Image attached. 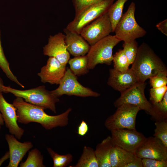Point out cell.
Wrapping results in <instances>:
<instances>
[{"label": "cell", "instance_id": "1", "mask_svg": "<svg viewBox=\"0 0 167 167\" xmlns=\"http://www.w3.org/2000/svg\"><path fill=\"white\" fill-rule=\"evenodd\" d=\"M12 104L16 109L18 122L25 124L37 123L47 130L67 126L72 110V108H69L62 113L51 115L45 112L43 107L28 103L21 97H16Z\"/></svg>", "mask_w": 167, "mask_h": 167}, {"label": "cell", "instance_id": "2", "mask_svg": "<svg viewBox=\"0 0 167 167\" xmlns=\"http://www.w3.org/2000/svg\"><path fill=\"white\" fill-rule=\"evenodd\" d=\"M131 68L135 73L138 82L143 83L160 71H167L161 59L146 43L143 42L138 47L135 59Z\"/></svg>", "mask_w": 167, "mask_h": 167}, {"label": "cell", "instance_id": "3", "mask_svg": "<svg viewBox=\"0 0 167 167\" xmlns=\"http://www.w3.org/2000/svg\"><path fill=\"white\" fill-rule=\"evenodd\" d=\"M2 88L4 92L11 93L16 97L22 98L28 103L49 109L54 113L57 112L56 104L60 100L53 95L51 91L47 90L44 85L25 90L4 85Z\"/></svg>", "mask_w": 167, "mask_h": 167}, {"label": "cell", "instance_id": "4", "mask_svg": "<svg viewBox=\"0 0 167 167\" xmlns=\"http://www.w3.org/2000/svg\"><path fill=\"white\" fill-rule=\"evenodd\" d=\"M135 9V4L132 2L116 26L114 31L115 35L121 41L129 42L143 37L146 34V31L136 21Z\"/></svg>", "mask_w": 167, "mask_h": 167}, {"label": "cell", "instance_id": "5", "mask_svg": "<svg viewBox=\"0 0 167 167\" xmlns=\"http://www.w3.org/2000/svg\"><path fill=\"white\" fill-rule=\"evenodd\" d=\"M120 41L115 35H109L91 46L87 54L88 69H92L99 64L111 65L113 49Z\"/></svg>", "mask_w": 167, "mask_h": 167}, {"label": "cell", "instance_id": "6", "mask_svg": "<svg viewBox=\"0 0 167 167\" xmlns=\"http://www.w3.org/2000/svg\"><path fill=\"white\" fill-rule=\"evenodd\" d=\"M140 110L136 106L123 104L117 107L115 112L106 119L105 126L110 131L119 129H136V117Z\"/></svg>", "mask_w": 167, "mask_h": 167}, {"label": "cell", "instance_id": "7", "mask_svg": "<svg viewBox=\"0 0 167 167\" xmlns=\"http://www.w3.org/2000/svg\"><path fill=\"white\" fill-rule=\"evenodd\" d=\"M113 2L114 0H104L88 6L75 15L66 28L80 34L84 27L107 12Z\"/></svg>", "mask_w": 167, "mask_h": 167}, {"label": "cell", "instance_id": "8", "mask_svg": "<svg viewBox=\"0 0 167 167\" xmlns=\"http://www.w3.org/2000/svg\"><path fill=\"white\" fill-rule=\"evenodd\" d=\"M59 85L57 88L51 91L53 95L58 98L63 95L82 97H97L100 95L99 93L81 84L77 76L70 68L66 69L65 75Z\"/></svg>", "mask_w": 167, "mask_h": 167}, {"label": "cell", "instance_id": "9", "mask_svg": "<svg viewBox=\"0 0 167 167\" xmlns=\"http://www.w3.org/2000/svg\"><path fill=\"white\" fill-rule=\"evenodd\" d=\"M146 83L137 82L124 91L121 92L120 96L114 102V106L117 108L125 104L133 105L138 107L149 114L152 105L145 97L144 90Z\"/></svg>", "mask_w": 167, "mask_h": 167}, {"label": "cell", "instance_id": "10", "mask_svg": "<svg viewBox=\"0 0 167 167\" xmlns=\"http://www.w3.org/2000/svg\"><path fill=\"white\" fill-rule=\"evenodd\" d=\"M113 32L107 11L84 27L80 35L91 46Z\"/></svg>", "mask_w": 167, "mask_h": 167}, {"label": "cell", "instance_id": "11", "mask_svg": "<svg viewBox=\"0 0 167 167\" xmlns=\"http://www.w3.org/2000/svg\"><path fill=\"white\" fill-rule=\"evenodd\" d=\"M110 131L113 144L134 153L146 138L136 129H119Z\"/></svg>", "mask_w": 167, "mask_h": 167}, {"label": "cell", "instance_id": "12", "mask_svg": "<svg viewBox=\"0 0 167 167\" xmlns=\"http://www.w3.org/2000/svg\"><path fill=\"white\" fill-rule=\"evenodd\" d=\"M141 159L148 158L167 161V147L154 136L146 138L134 153Z\"/></svg>", "mask_w": 167, "mask_h": 167}, {"label": "cell", "instance_id": "13", "mask_svg": "<svg viewBox=\"0 0 167 167\" xmlns=\"http://www.w3.org/2000/svg\"><path fill=\"white\" fill-rule=\"evenodd\" d=\"M65 35L59 32L48 38V43L43 47L45 55L54 57L63 65L66 66L70 59L65 41Z\"/></svg>", "mask_w": 167, "mask_h": 167}, {"label": "cell", "instance_id": "14", "mask_svg": "<svg viewBox=\"0 0 167 167\" xmlns=\"http://www.w3.org/2000/svg\"><path fill=\"white\" fill-rule=\"evenodd\" d=\"M0 112L9 133L17 139H21L24 130L17 123L16 109L13 104L9 103L5 100L2 93H0Z\"/></svg>", "mask_w": 167, "mask_h": 167}, {"label": "cell", "instance_id": "15", "mask_svg": "<svg viewBox=\"0 0 167 167\" xmlns=\"http://www.w3.org/2000/svg\"><path fill=\"white\" fill-rule=\"evenodd\" d=\"M66 66L56 58L50 57L37 75L43 83L59 84L66 71Z\"/></svg>", "mask_w": 167, "mask_h": 167}, {"label": "cell", "instance_id": "16", "mask_svg": "<svg viewBox=\"0 0 167 167\" xmlns=\"http://www.w3.org/2000/svg\"><path fill=\"white\" fill-rule=\"evenodd\" d=\"M109 73L108 84L120 92L138 82L137 76L131 68L124 72H120L114 68H111Z\"/></svg>", "mask_w": 167, "mask_h": 167}, {"label": "cell", "instance_id": "17", "mask_svg": "<svg viewBox=\"0 0 167 167\" xmlns=\"http://www.w3.org/2000/svg\"><path fill=\"white\" fill-rule=\"evenodd\" d=\"M9 148L10 161L7 167H17L22 160L33 147L29 141L21 142L13 135L6 134L5 136Z\"/></svg>", "mask_w": 167, "mask_h": 167}, {"label": "cell", "instance_id": "18", "mask_svg": "<svg viewBox=\"0 0 167 167\" xmlns=\"http://www.w3.org/2000/svg\"><path fill=\"white\" fill-rule=\"evenodd\" d=\"M63 31L65 33V41L69 54L74 57L86 55L91 46L80 34L66 28L64 29Z\"/></svg>", "mask_w": 167, "mask_h": 167}, {"label": "cell", "instance_id": "19", "mask_svg": "<svg viewBox=\"0 0 167 167\" xmlns=\"http://www.w3.org/2000/svg\"><path fill=\"white\" fill-rule=\"evenodd\" d=\"M136 157L133 153L113 144L110 151V162L111 167H125Z\"/></svg>", "mask_w": 167, "mask_h": 167}, {"label": "cell", "instance_id": "20", "mask_svg": "<svg viewBox=\"0 0 167 167\" xmlns=\"http://www.w3.org/2000/svg\"><path fill=\"white\" fill-rule=\"evenodd\" d=\"M113 145L111 136H108L96 146L95 152L99 167H111L110 156Z\"/></svg>", "mask_w": 167, "mask_h": 167}, {"label": "cell", "instance_id": "21", "mask_svg": "<svg viewBox=\"0 0 167 167\" xmlns=\"http://www.w3.org/2000/svg\"><path fill=\"white\" fill-rule=\"evenodd\" d=\"M70 167H99L95 150L90 147L84 146L76 164Z\"/></svg>", "mask_w": 167, "mask_h": 167}, {"label": "cell", "instance_id": "22", "mask_svg": "<svg viewBox=\"0 0 167 167\" xmlns=\"http://www.w3.org/2000/svg\"><path fill=\"white\" fill-rule=\"evenodd\" d=\"M71 71L76 76H80L87 74L89 69L88 67V59L87 55L74 57L70 59L68 62Z\"/></svg>", "mask_w": 167, "mask_h": 167}, {"label": "cell", "instance_id": "23", "mask_svg": "<svg viewBox=\"0 0 167 167\" xmlns=\"http://www.w3.org/2000/svg\"><path fill=\"white\" fill-rule=\"evenodd\" d=\"M152 107L149 114L156 121L167 119V91L159 102L151 103Z\"/></svg>", "mask_w": 167, "mask_h": 167}, {"label": "cell", "instance_id": "24", "mask_svg": "<svg viewBox=\"0 0 167 167\" xmlns=\"http://www.w3.org/2000/svg\"><path fill=\"white\" fill-rule=\"evenodd\" d=\"M128 0H117L109 8L107 12L114 32L116 26L123 14L124 5Z\"/></svg>", "mask_w": 167, "mask_h": 167}, {"label": "cell", "instance_id": "25", "mask_svg": "<svg viewBox=\"0 0 167 167\" xmlns=\"http://www.w3.org/2000/svg\"><path fill=\"white\" fill-rule=\"evenodd\" d=\"M44 158L41 152L37 148L29 152L28 157L24 162L20 164V167H45L43 164Z\"/></svg>", "mask_w": 167, "mask_h": 167}, {"label": "cell", "instance_id": "26", "mask_svg": "<svg viewBox=\"0 0 167 167\" xmlns=\"http://www.w3.org/2000/svg\"><path fill=\"white\" fill-rule=\"evenodd\" d=\"M47 149L53 161V167H66L73 161V156L71 153L60 155L50 148H47Z\"/></svg>", "mask_w": 167, "mask_h": 167}, {"label": "cell", "instance_id": "27", "mask_svg": "<svg viewBox=\"0 0 167 167\" xmlns=\"http://www.w3.org/2000/svg\"><path fill=\"white\" fill-rule=\"evenodd\" d=\"M0 67L6 76L10 80L15 82L17 84L22 88L24 86L17 79V77L11 71L9 65V63L6 59L4 54V51L1 45L0 39Z\"/></svg>", "mask_w": 167, "mask_h": 167}, {"label": "cell", "instance_id": "28", "mask_svg": "<svg viewBox=\"0 0 167 167\" xmlns=\"http://www.w3.org/2000/svg\"><path fill=\"white\" fill-rule=\"evenodd\" d=\"M114 68L121 72L126 71L130 65L123 49H120L113 55Z\"/></svg>", "mask_w": 167, "mask_h": 167}, {"label": "cell", "instance_id": "29", "mask_svg": "<svg viewBox=\"0 0 167 167\" xmlns=\"http://www.w3.org/2000/svg\"><path fill=\"white\" fill-rule=\"evenodd\" d=\"M156 128L153 135L160 140L167 147V119L156 121Z\"/></svg>", "mask_w": 167, "mask_h": 167}, {"label": "cell", "instance_id": "30", "mask_svg": "<svg viewBox=\"0 0 167 167\" xmlns=\"http://www.w3.org/2000/svg\"><path fill=\"white\" fill-rule=\"evenodd\" d=\"M122 46L130 65L132 64L137 54L139 47L138 43L136 40L129 42H124Z\"/></svg>", "mask_w": 167, "mask_h": 167}, {"label": "cell", "instance_id": "31", "mask_svg": "<svg viewBox=\"0 0 167 167\" xmlns=\"http://www.w3.org/2000/svg\"><path fill=\"white\" fill-rule=\"evenodd\" d=\"M167 71H160L150 79L151 85L153 88L166 86L167 84Z\"/></svg>", "mask_w": 167, "mask_h": 167}, {"label": "cell", "instance_id": "32", "mask_svg": "<svg viewBox=\"0 0 167 167\" xmlns=\"http://www.w3.org/2000/svg\"><path fill=\"white\" fill-rule=\"evenodd\" d=\"M167 91L166 85L159 88L152 87L150 90L151 103H156L160 101Z\"/></svg>", "mask_w": 167, "mask_h": 167}, {"label": "cell", "instance_id": "33", "mask_svg": "<svg viewBox=\"0 0 167 167\" xmlns=\"http://www.w3.org/2000/svg\"><path fill=\"white\" fill-rule=\"evenodd\" d=\"M104 0H72L75 15H77L88 6Z\"/></svg>", "mask_w": 167, "mask_h": 167}, {"label": "cell", "instance_id": "34", "mask_svg": "<svg viewBox=\"0 0 167 167\" xmlns=\"http://www.w3.org/2000/svg\"><path fill=\"white\" fill-rule=\"evenodd\" d=\"M143 167H167V161H160L154 159L143 158Z\"/></svg>", "mask_w": 167, "mask_h": 167}, {"label": "cell", "instance_id": "35", "mask_svg": "<svg viewBox=\"0 0 167 167\" xmlns=\"http://www.w3.org/2000/svg\"><path fill=\"white\" fill-rule=\"evenodd\" d=\"M88 129L87 123L84 120H82L78 127L77 133L81 136H84L88 133Z\"/></svg>", "mask_w": 167, "mask_h": 167}, {"label": "cell", "instance_id": "36", "mask_svg": "<svg viewBox=\"0 0 167 167\" xmlns=\"http://www.w3.org/2000/svg\"><path fill=\"white\" fill-rule=\"evenodd\" d=\"M156 27L161 32L166 36H167V19L158 23Z\"/></svg>", "mask_w": 167, "mask_h": 167}, {"label": "cell", "instance_id": "37", "mask_svg": "<svg viewBox=\"0 0 167 167\" xmlns=\"http://www.w3.org/2000/svg\"><path fill=\"white\" fill-rule=\"evenodd\" d=\"M125 167H143L142 159L136 156L132 161L128 164Z\"/></svg>", "mask_w": 167, "mask_h": 167}, {"label": "cell", "instance_id": "38", "mask_svg": "<svg viewBox=\"0 0 167 167\" xmlns=\"http://www.w3.org/2000/svg\"><path fill=\"white\" fill-rule=\"evenodd\" d=\"M10 158L9 151H7L5 154L0 158V166L2 163L6 160Z\"/></svg>", "mask_w": 167, "mask_h": 167}, {"label": "cell", "instance_id": "39", "mask_svg": "<svg viewBox=\"0 0 167 167\" xmlns=\"http://www.w3.org/2000/svg\"><path fill=\"white\" fill-rule=\"evenodd\" d=\"M4 85L3 81L1 78L0 77V93L4 92L2 88Z\"/></svg>", "mask_w": 167, "mask_h": 167}, {"label": "cell", "instance_id": "40", "mask_svg": "<svg viewBox=\"0 0 167 167\" xmlns=\"http://www.w3.org/2000/svg\"><path fill=\"white\" fill-rule=\"evenodd\" d=\"M4 121L3 118L2 114L0 112V124L2 125L4 124Z\"/></svg>", "mask_w": 167, "mask_h": 167}, {"label": "cell", "instance_id": "41", "mask_svg": "<svg viewBox=\"0 0 167 167\" xmlns=\"http://www.w3.org/2000/svg\"><path fill=\"white\" fill-rule=\"evenodd\" d=\"M1 125L0 124V128H1Z\"/></svg>", "mask_w": 167, "mask_h": 167}]
</instances>
